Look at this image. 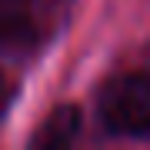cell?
<instances>
[{
	"label": "cell",
	"mask_w": 150,
	"mask_h": 150,
	"mask_svg": "<svg viewBox=\"0 0 150 150\" xmlns=\"http://www.w3.org/2000/svg\"><path fill=\"white\" fill-rule=\"evenodd\" d=\"M100 123L113 137H150V70L117 77L103 90Z\"/></svg>",
	"instance_id": "6da1fadb"
},
{
	"label": "cell",
	"mask_w": 150,
	"mask_h": 150,
	"mask_svg": "<svg viewBox=\"0 0 150 150\" xmlns=\"http://www.w3.org/2000/svg\"><path fill=\"white\" fill-rule=\"evenodd\" d=\"M77 130H80V110L77 107H60L47 117L43 130L33 137V144L37 147H67L77 137Z\"/></svg>",
	"instance_id": "3957f363"
},
{
	"label": "cell",
	"mask_w": 150,
	"mask_h": 150,
	"mask_svg": "<svg viewBox=\"0 0 150 150\" xmlns=\"http://www.w3.org/2000/svg\"><path fill=\"white\" fill-rule=\"evenodd\" d=\"M40 40L37 0H0V50H27Z\"/></svg>",
	"instance_id": "7a4b0ae2"
}]
</instances>
